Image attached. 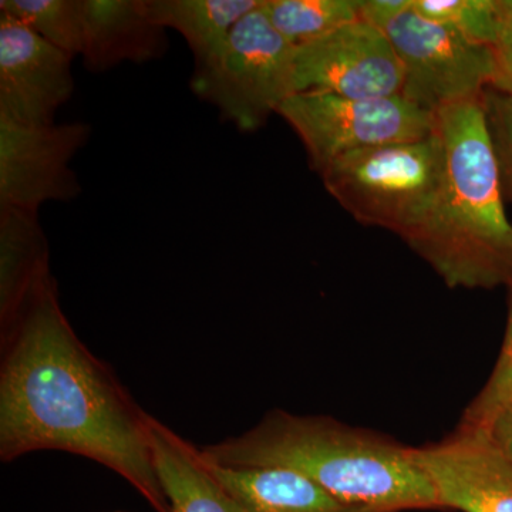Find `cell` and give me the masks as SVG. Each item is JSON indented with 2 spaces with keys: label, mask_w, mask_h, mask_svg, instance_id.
Returning a JSON list of instances; mask_svg holds the SVG:
<instances>
[{
  "label": "cell",
  "mask_w": 512,
  "mask_h": 512,
  "mask_svg": "<svg viewBox=\"0 0 512 512\" xmlns=\"http://www.w3.org/2000/svg\"><path fill=\"white\" fill-rule=\"evenodd\" d=\"M148 417L110 367L87 349L62 311L56 282L2 336L0 457L77 454L170 512L154 467Z\"/></svg>",
  "instance_id": "1"
},
{
  "label": "cell",
  "mask_w": 512,
  "mask_h": 512,
  "mask_svg": "<svg viewBox=\"0 0 512 512\" xmlns=\"http://www.w3.org/2000/svg\"><path fill=\"white\" fill-rule=\"evenodd\" d=\"M200 453L217 466L288 468L342 503L369 511L440 508L416 448L330 417L274 410L242 436L201 448Z\"/></svg>",
  "instance_id": "2"
},
{
  "label": "cell",
  "mask_w": 512,
  "mask_h": 512,
  "mask_svg": "<svg viewBox=\"0 0 512 512\" xmlns=\"http://www.w3.org/2000/svg\"><path fill=\"white\" fill-rule=\"evenodd\" d=\"M443 183L429 220L409 241L448 288L512 285V224L483 97L436 113Z\"/></svg>",
  "instance_id": "3"
},
{
  "label": "cell",
  "mask_w": 512,
  "mask_h": 512,
  "mask_svg": "<svg viewBox=\"0 0 512 512\" xmlns=\"http://www.w3.org/2000/svg\"><path fill=\"white\" fill-rule=\"evenodd\" d=\"M444 151L437 130L419 140L346 154L320 171L329 194L365 225L409 241L436 205Z\"/></svg>",
  "instance_id": "4"
},
{
  "label": "cell",
  "mask_w": 512,
  "mask_h": 512,
  "mask_svg": "<svg viewBox=\"0 0 512 512\" xmlns=\"http://www.w3.org/2000/svg\"><path fill=\"white\" fill-rule=\"evenodd\" d=\"M262 5L239 20L221 52L191 79L192 92L245 133L259 130L295 94V46L272 26Z\"/></svg>",
  "instance_id": "5"
},
{
  "label": "cell",
  "mask_w": 512,
  "mask_h": 512,
  "mask_svg": "<svg viewBox=\"0 0 512 512\" xmlns=\"http://www.w3.org/2000/svg\"><path fill=\"white\" fill-rule=\"evenodd\" d=\"M278 114L301 138L319 173L346 154L419 140L436 130V114L403 96L349 99L330 93H295Z\"/></svg>",
  "instance_id": "6"
},
{
  "label": "cell",
  "mask_w": 512,
  "mask_h": 512,
  "mask_svg": "<svg viewBox=\"0 0 512 512\" xmlns=\"http://www.w3.org/2000/svg\"><path fill=\"white\" fill-rule=\"evenodd\" d=\"M382 32L402 64V96L421 109L436 114L500 87L494 47L476 45L446 26L421 18L413 8Z\"/></svg>",
  "instance_id": "7"
},
{
  "label": "cell",
  "mask_w": 512,
  "mask_h": 512,
  "mask_svg": "<svg viewBox=\"0 0 512 512\" xmlns=\"http://www.w3.org/2000/svg\"><path fill=\"white\" fill-rule=\"evenodd\" d=\"M293 86L295 93L384 99L402 96L403 69L382 30L357 19L295 47Z\"/></svg>",
  "instance_id": "8"
},
{
  "label": "cell",
  "mask_w": 512,
  "mask_h": 512,
  "mask_svg": "<svg viewBox=\"0 0 512 512\" xmlns=\"http://www.w3.org/2000/svg\"><path fill=\"white\" fill-rule=\"evenodd\" d=\"M90 137L89 124L28 126L0 117V210L37 212L82 192L70 163Z\"/></svg>",
  "instance_id": "9"
},
{
  "label": "cell",
  "mask_w": 512,
  "mask_h": 512,
  "mask_svg": "<svg viewBox=\"0 0 512 512\" xmlns=\"http://www.w3.org/2000/svg\"><path fill=\"white\" fill-rule=\"evenodd\" d=\"M73 59L0 13V117L28 126L55 124L57 111L73 96Z\"/></svg>",
  "instance_id": "10"
},
{
  "label": "cell",
  "mask_w": 512,
  "mask_h": 512,
  "mask_svg": "<svg viewBox=\"0 0 512 512\" xmlns=\"http://www.w3.org/2000/svg\"><path fill=\"white\" fill-rule=\"evenodd\" d=\"M440 508L512 512V458L491 431L458 429L450 439L416 448Z\"/></svg>",
  "instance_id": "11"
},
{
  "label": "cell",
  "mask_w": 512,
  "mask_h": 512,
  "mask_svg": "<svg viewBox=\"0 0 512 512\" xmlns=\"http://www.w3.org/2000/svg\"><path fill=\"white\" fill-rule=\"evenodd\" d=\"M146 0H84V66L103 73L124 62L147 63L167 53V32Z\"/></svg>",
  "instance_id": "12"
},
{
  "label": "cell",
  "mask_w": 512,
  "mask_h": 512,
  "mask_svg": "<svg viewBox=\"0 0 512 512\" xmlns=\"http://www.w3.org/2000/svg\"><path fill=\"white\" fill-rule=\"evenodd\" d=\"M50 247L37 212L0 210V330L6 335L46 288Z\"/></svg>",
  "instance_id": "13"
},
{
  "label": "cell",
  "mask_w": 512,
  "mask_h": 512,
  "mask_svg": "<svg viewBox=\"0 0 512 512\" xmlns=\"http://www.w3.org/2000/svg\"><path fill=\"white\" fill-rule=\"evenodd\" d=\"M154 467L170 512H244L195 448L153 416L148 417Z\"/></svg>",
  "instance_id": "14"
},
{
  "label": "cell",
  "mask_w": 512,
  "mask_h": 512,
  "mask_svg": "<svg viewBox=\"0 0 512 512\" xmlns=\"http://www.w3.org/2000/svg\"><path fill=\"white\" fill-rule=\"evenodd\" d=\"M204 461L244 512H375L342 503L288 468L224 467Z\"/></svg>",
  "instance_id": "15"
},
{
  "label": "cell",
  "mask_w": 512,
  "mask_h": 512,
  "mask_svg": "<svg viewBox=\"0 0 512 512\" xmlns=\"http://www.w3.org/2000/svg\"><path fill=\"white\" fill-rule=\"evenodd\" d=\"M262 0H146L151 18L184 37L195 69L215 59L235 25Z\"/></svg>",
  "instance_id": "16"
},
{
  "label": "cell",
  "mask_w": 512,
  "mask_h": 512,
  "mask_svg": "<svg viewBox=\"0 0 512 512\" xmlns=\"http://www.w3.org/2000/svg\"><path fill=\"white\" fill-rule=\"evenodd\" d=\"M360 0H264L266 18L293 46L359 19Z\"/></svg>",
  "instance_id": "17"
},
{
  "label": "cell",
  "mask_w": 512,
  "mask_h": 512,
  "mask_svg": "<svg viewBox=\"0 0 512 512\" xmlns=\"http://www.w3.org/2000/svg\"><path fill=\"white\" fill-rule=\"evenodd\" d=\"M0 13L19 20L64 52L82 55L84 0H2Z\"/></svg>",
  "instance_id": "18"
},
{
  "label": "cell",
  "mask_w": 512,
  "mask_h": 512,
  "mask_svg": "<svg viewBox=\"0 0 512 512\" xmlns=\"http://www.w3.org/2000/svg\"><path fill=\"white\" fill-rule=\"evenodd\" d=\"M421 18L439 23L476 45L497 47L504 32L498 0H413Z\"/></svg>",
  "instance_id": "19"
},
{
  "label": "cell",
  "mask_w": 512,
  "mask_h": 512,
  "mask_svg": "<svg viewBox=\"0 0 512 512\" xmlns=\"http://www.w3.org/2000/svg\"><path fill=\"white\" fill-rule=\"evenodd\" d=\"M512 410V292L503 349L490 379L463 414L461 430L491 431L495 421Z\"/></svg>",
  "instance_id": "20"
},
{
  "label": "cell",
  "mask_w": 512,
  "mask_h": 512,
  "mask_svg": "<svg viewBox=\"0 0 512 512\" xmlns=\"http://www.w3.org/2000/svg\"><path fill=\"white\" fill-rule=\"evenodd\" d=\"M483 104L503 187L512 198V93L488 89Z\"/></svg>",
  "instance_id": "21"
},
{
  "label": "cell",
  "mask_w": 512,
  "mask_h": 512,
  "mask_svg": "<svg viewBox=\"0 0 512 512\" xmlns=\"http://www.w3.org/2000/svg\"><path fill=\"white\" fill-rule=\"evenodd\" d=\"M413 0H360L359 19L382 30L397 16L412 8Z\"/></svg>",
  "instance_id": "22"
},
{
  "label": "cell",
  "mask_w": 512,
  "mask_h": 512,
  "mask_svg": "<svg viewBox=\"0 0 512 512\" xmlns=\"http://www.w3.org/2000/svg\"><path fill=\"white\" fill-rule=\"evenodd\" d=\"M500 64L501 82L497 90L512 93V32H504L495 47Z\"/></svg>",
  "instance_id": "23"
},
{
  "label": "cell",
  "mask_w": 512,
  "mask_h": 512,
  "mask_svg": "<svg viewBox=\"0 0 512 512\" xmlns=\"http://www.w3.org/2000/svg\"><path fill=\"white\" fill-rule=\"evenodd\" d=\"M491 433H493L495 440L500 443V446L504 448L505 453L512 458V410L495 421Z\"/></svg>",
  "instance_id": "24"
},
{
  "label": "cell",
  "mask_w": 512,
  "mask_h": 512,
  "mask_svg": "<svg viewBox=\"0 0 512 512\" xmlns=\"http://www.w3.org/2000/svg\"><path fill=\"white\" fill-rule=\"evenodd\" d=\"M498 8L503 19L504 32H512V0H498Z\"/></svg>",
  "instance_id": "25"
},
{
  "label": "cell",
  "mask_w": 512,
  "mask_h": 512,
  "mask_svg": "<svg viewBox=\"0 0 512 512\" xmlns=\"http://www.w3.org/2000/svg\"><path fill=\"white\" fill-rule=\"evenodd\" d=\"M114 512H127V511H114Z\"/></svg>",
  "instance_id": "26"
}]
</instances>
